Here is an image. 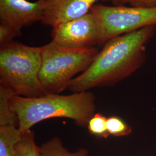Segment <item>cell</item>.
<instances>
[{
  "mask_svg": "<svg viewBox=\"0 0 156 156\" xmlns=\"http://www.w3.org/2000/svg\"><path fill=\"white\" fill-rule=\"evenodd\" d=\"M156 26H148L109 40L89 67L73 78L68 89L73 93L110 86L128 78L146 59V45Z\"/></svg>",
  "mask_w": 156,
  "mask_h": 156,
  "instance_id": "cell-1",
  "label": "cell"
},
{
  "mask_svg": "<svg viewBox=\"0 0 156 156\" xmlns=\"http://www.w3.org/2000/svg\"><path fill=\"white\" fill-rule=\"evenodd\" d=\"M95 97L89 91L73 94H48L38 98L14 95L9 104L17 117L21 132L30 130L37 123L50 118L71 119L80 127L87 126L95 114Z\"/></svg>",
  "mask_w": 156,
  "mask_h": 156,
  "instance_id": "cell-2",
  "label": "cell"
},
{
  "mask_svg": "<svg viewBox=\"0 0 156 156\" xmlns=\"http://www.w3.org/2000/svg\"><path fill=\"white\" fill-rule=\"evenodd\" d=\"M42 46L16 42L1 46L0 85L15 95L38 98L48 94L39 79Z\"/></svg>",
  "mask_w": 156,
  "mask_h": 156,
  "instance_id": "cell-3",
  "label": "cell"
},
{
  "mask_svg": "<svg viewBox=\"0 0 156 156\" xmlns=\"http://www.w3.org/2000/svg\"><path fill=\"white\" fill-rule=\"evenodd\" d=\"M99 51L94 47L73 49L52 41L42 46L39 79L48 94H58L68 87L73 76L83 73Z\"/></svg>",
  "mask_w": 156,
  "mask_h": 156,
  "instance_id": "cell-4",
  "label": "cell"
},
{
  "mask_svg": "<svg viewBox=\"0 0 156 156\" xmlns=\"http://www.w3.org/2000/svg\"><path fill=\"white\" fill-rule=\"evenodd\" d=\"M90 11L100 26L101 45L109 40L148 26H156V7L94 5Z\"/></svg>",
  "mask_w": 156,
  "mask_h": 156,
  "instance_id": "cell-5",
  "label": "cell"
},
{
  "mask_svg": "<svg viewBox=\"0 0 156 156\" xmlns=\"http://www.w3.org/2000/svg\"><path fill=\"white\" fill-rule=\"evenodd\" d=\"M51 37L56 44L69 48H86L101 45L100 26L91 11L83 16L53 27Z\"/></svg>",
  "mask_w": 156,
  "mask_h": 156,
  "instance_id": "cell-6",
  "label": "cell"
},
{
  "mask_svg": "<svg viewBox=\"0 0 156 156\" xmlns=\"http://www.w3.org/2000/svg\"><path fill=\"white\" fill-rule=\"evenodd\" d=\"M45 1L38 0H0V22L12 27L22 29L43 19Z\"/></svg>",
  "mask_w": 156,
  "mask_h": 156,
  "instance_id": "cell-7",
  "label": "cell"
},
{
  "mask_svg": "<svg viewBox=\"0 0 156 156\" xmlns=\"http://www.w3.org/2000/svg\"><path fill=\"white\" fill-rule=\"evenodd\" d=\"M98 0H48L42 23L54 27L88 13ZM110 1V0H103Z\"/></svg>",
  "mask_w": 156,
  "mask_h": 156,
  "instance_id": "cell-8",
  "label": "cell"
},
{
  "mask_svg": "<svg viewBox=\"0 0 156 156\" xmlns=\"http://www.w3.org/2000/svg\"><path fill=\"white\" fill-rule=\"evenodd\" d=\"M22 135L16 126H0V156H15V147Z\"/></svg>",
  "mask_w": 156,
  "mask_h": 156,
  "instance_id": "cell-9",
  "label": "cell"
},
{
  "mask_svg": "<svg viewBox=\"0 0 156 156\" xmlns=\"http://www.w3.org/2000/svg\"><path fill=\"white\" fill-rule=\"evenodd\" d=\"M41 156H87L88 151L80 149L75 152H69L64 146L62 140L54 137L39 147Z\"/></svg>",
  "mask_w": 156,
  "mask_h": 156,
  "instance_id": "cell-10",
  "label": "cell"
},
{
  "mask_svg": "<svg viewBox=\"0 0 156 156\" xmlns=\"http://www.w3.org/2000/svg\"><path fill=\"white\" fill-rule=\"evenodd\" d=\"M15 94L11 90L0 85V126H16L18 121L16 113L12 110L9 101Z\"/></svg>",
  "mask_w": 156,
  "mask_h": 156,
  "instance_id": "cell-11",
  "label": "cell"
},
{
  "mask_svg": "<svg viewBox=\"0 0 156 156\" xmlns=\"http://www.w3.org/2000/svg\"><path fill=\"white\" fill-rule=\"evenodd\" d=\"M22 133V137L15 147V156H41L33 132L28 130Z\"/></svg>",
  "mask_w": 156,
  "mask_h": 156,
  "instance_id": "cell-12",
  "label": "cell"
},
{
  "mask_svg": "<svg viewBox=\"0 0 156 156\" xmlns=\"http://www.w3.org/2000/svg\"><path fill=\"white\" fill-rule=\"evenodd\" d=\"M107 118L100 113H95L87 124L90 133L98 138H106L110 135L107 129Z\"/></svg>",
  "mask_w": 156,
  "mask_h": 156,
  "instance_id": "cell-13",
  "label": "cell"
},
{
  "mask_svg": "<svg viewBox=\"0 0 156 156\" xmlns=\"http://www.w3.org/2000/svg\"><path fill=\"white\" fill-rule=\"evenodd\" d=\"M107 129L109 135L116 136H124L131 134L132 128L124 122L122 119L117 116L107 118Z\"/></svg>",
  "mask_w": 156,
  "mask_h": 156,
  "instance_id": "cell-14",
  "label": "cell"
},
{
  "mask_svg": "<svg viewBox=\"0 0 156 156\" xmlns=\"http://www.w3.org/2000/svg\"><path fill=\"white\" fill-rule=\"evenodd\" d=\"M22 35V30L5 24H0V45H4L13 41L15 38Z\"/></svg>",
  "mask_w": 156,
  "mask_h": 156,
  "instance_id": "cell-15",
  "label": "cell"
},
{
  "mask_svg": "<svg viewBox=\"0 0 156 156\" xmlns=\"http://www.w3.org/2000/svg\"><path fill=\"white\" fill-rule=\"evenodd\" d=\"M115 4L122 5V4H129L131 6L142 8L156 7V0H110Z\"/></svg>",
  "mask_w": 156,
  "mask_h": 156,
  "instance_id": "cell-16",
  "label": "cell"
},
{
  "mask_svg": "<svg viewBox=\"0 0 156 156\" xmlns=\"http://www.w3.org/2000/svg\"><path fill=\"white\" fill-rule=\"evenodd\" d=\"M43 1H48V0H43Z\"/></svg>",
  "mask_w": 156,
  "mask_h": 156,
  "instance_id": "cell-17",
  "label": "cell"
}]
</instances>
